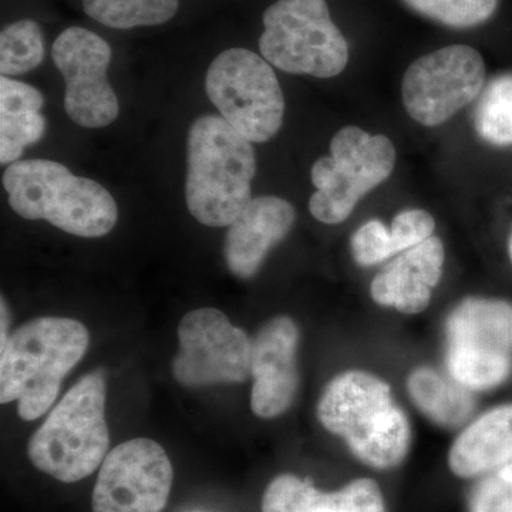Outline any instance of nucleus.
Returning <instances> with one entry per match:
<instances>
[{
    "mask_svg": "<svg viewBox=\"0 0 512 512\" xmlns=\"http://www.w3.org/2000/svg\"><path fill=\"white\" fill-rule=\"evenodd\" d=\"M87 348L89 330L79 320L45 316L26 322L0 349V403L18 402L20 419H39Z\"/></svg>",
    "mask_w": 512,
    "mask_h": 512,
    "instance_id": "nucleus-1",
    "label": "nucleus"
},
{
    "mask_svg": "<svg viewBox=\"0 0 512 512\" xmlns=\"http://www.w3.org/2000/svg\"><path fill=\"white\" fill-rule=\"evenodd\" d=\"M185 201L192 217L229 227L252 200L256 156L251 141L220 116H201L187 138Z\"/></svg>",
    "mask_w": 512,
    "mask_h": 512,
    "instance_id": "nucleus-2",
    "label": "nucleus"
},
{
    "mask_svg": "<svg viewBox=\"0 0 512 512\" xmlns=\"http://www.w3.org/2000/svg\"><path fill=\"white\" fill-rule=\"evenodd\" d=\"M318 417L369 467L389 470L409 453V419L393 402L389 384L370 373L353 370L336 376L320 397Z\"/></svg>",
    "mask_w": 512,
    "mask_h": 512,
    "instance_id": "nucleus-3",
    "label": "nucleus"
},
{
    "mask_svg": "<svg viewBox=\"0 0 512 512\" xmlns=\"http://www.w3.org/2000/svg\"><path fill=\"white\" fill-rule=\"evenodd\" d=\"M2 183L10 208L25 220H45L82 238L104 237L116 227L119 210L113 195L57 161H16L6 168Z\"/></svg>",
    "mask_w": 512,
    "mask_h": 512,
    "instance_id": "nucleus-4",
    "label": "nucleus"
},
{
    "mask_svg": "<svg viewBox=\"0 0 512 512\" xmlns=\"http://www.w3.org/2000/svg\"><path fill=\"white\" fill-rule=\"evenodd\" d=\"M106 379L100 372L82 377L29 440L37 470L62 483L92 476L109 454Z\"/></svg>",
    "mask_w": 512,
    "mask_h": 512,
    "instance_id": "nucleus-5",
    "label": "nucleus"
},
{
    "mask_svg": "<svg viewBox=\"0 0 512 512\" xmlns=\"http://www.w3.org/2000/svg\"><path fill=\"white\" fill-rule=\"evenodd\" d=\"M262 22L259 50L282 72L330 79L348 66V40L330 18L326 0H276Z\"/></svg>",
    "mask_w": 512,
    "mask_h": 512,
    "instance_id": "nucleus-6",
    "label": "nucleus"
},
{
    "mask_svg": "<svg viewBox=\"0 0 512 512\" xmlns=\"http://www.w3.org/2000/svg\"><path fill=\"white\" fill-rule=\"evenodd\" d=\"M396 165V148L383 134L370 136L356 126L343 127L330 143V156L312 167L316 191L309 201L313 218L336 225L348 220L363 197L383 184Z\"/></svg>",
    "mask_w": 512,
    "mask_h": 512,
    "instance_id": "nucleus-7",
    "label": "nucleus"
},
{
    "mask_svg": "<svg viewBox=\"0 0 512 512\" xmlns=\"http://www.w3.org/2000/svg\"><path fill=\"white\" fill-rule=\"evenodd\" d=\"M205 90L222 119L251 143H266L284 123L281 84L264 57L244 47L220 53L208 67Z\"/></svg>",
    "mask_w": 512,
    "mask_h": 512,
    "instance_id": "nucleus-8",
    "label": "nucleus"
},
{
    "mask_svg": "<svg viewBox=\"0 0 512 512\" xmlns=\"http://www.w3.org/2000/svg\"><path fill=\"white\" fill-rule=\"evenodd\" d=\"M447 369L470 390H487L512 370V305L470 298L447 319Z\"/></svg>",
    "mask_w": 512,
    "mask_h": 512,
    "instance_id": "nucleus-9",
    "label": "nucleus"
},
{
    "mask_svg": "<svg viewBox=\"0 0 512 512\" xmlns=\"http://www.w3.org/2000/svg\"><path fill=\"white\" fill-rule=\"evenodd\" d=\"M484 83V59L474 47H443L410 64L403 77V106L421 126H441L480 97Z\"/></svg>",
    "mask_w": 512,
    "mask_h": 512,
    "instance_id": "nucleus-10",
    "label": "nucleus"
},
{
    "mask_svg": "<svg viewBox=\"0 0 512 512\" xmlns=\"http://www.w3.org/2000/svg\"><path fill=\"white\" fill-rule=\"evenodd\" d=\"M178 340L173 373L183 386L242 383L251 377L252 340L218 309L187 313L178 326Z\"/></svg>",
    "mask_w": 512,
    "mask_h": 512,
    "instance_id": "nucleus-11",
    "label": "nucleus"
},
{
    "mask_svg": "<svg viewBox=\"0 0 512 512\" xmlns=\"http://www.w3.org/2000/svg\"><path fill=\"white\" fill-rule=\"evenodd\" d=\"M173 481V464L157 441H126L101 464L93 512H163Z\"/></svg>",
    "mask_w": 512,
    "mask_h": 512,
    "instance_id": "nucleus-12",
    "label": "nucleus"
},
{
    "mask_svg": "<svg viewBox=\"0 0 512 512\" xmlns=\"http://www.w3.org/2000/svg\"><path fill=\"white\" fill-rule=\"evenodd\" d=\"M52 57L62 73L67 116L86 128L109 126L119 116V99L107 80L111 47L86 28L72 26L56 37Z\"/></svg>",
    "mask_w": 512,
    "mask_h": 512,
    "instance_id": "nucleus-13",
    "label": "nucleus"
},
{
    "mask_svg": "<svg viewBox=\"0 0 512 512\" xmlns=\"http://www.w3.org/2000/svg\"><path fill=\"white\" fill-rule=\"evenodd\" d=\"M299 329L288 316L269 320L252 340V412L274 419L291 407L299 387Z\"/></svg>",
    "mask_w": 512,
    "mask_h": 512,
    "instance_id": "nucleus-14",
    "label": "nucleus"
},
{
    "mask_svg": "<svg viewBox=\"0 0 512 512\" xmlns=\"http://www.w3.org/2000/svg\"><path fill=\"white\" fill-rule=\"evenodd\" d=\"M295 218V208L284 198H252L229 225L225 237L224 258L229 272L239 279L254 278L271 249L289 234Z\"/></svg>",
    "mask_w": 512,
    "mask_h": 512,
    "instance_id": "nucleus-15",
    "label": "nucleus"
},
{
    "mask_svg": "<svg viewBox=\"0 0 512 512\" xmlns=\"http://www.w3.org/2000/svg\"><path fill=\"white\" fill-rule=\"evenodd\" d=\"M444 245L431 237L383 266L370 285L373 301L406 315L426 311L443 275Z\"/></svg>",
    "mask_w": 512,
    "mask_h": 512,
    "instance_id": "nucleus-16",
    "label": "nucleus"
},
{
    "mask_svg": "<svg viewBox=\"0 0 512 512\" xmlns=\"http://www.w3.org/2000/svg\"><path fill=\"white\" fill-rule=\"evenodd\" d=\"M262 512H386V507L379 485L370 478L322 493L308 481L282 474L266 488Z\"/></svg>",
    "mask_w": 512,
    "mask_h": 512,
    "instance_id": "nucleus-17",
    "label": "nucleus"
},
{
    "mask_svg": "<svg viewBox=\"0 0 512 512\" xmlns=\"http://www.w3.org/2000/svg\"><path fill=\"white\" fill-rule=\"evenodd\" d=\"M512 463V404L495 407L478 417L457 440L448 456L458 477L484 476Z\"/></svg>",
    "mask_w": 512,
    "mask_h": 512,
    "instance_id": "nucleus-18",
    "label": "nucleus"
},
{
    "mask_svg": "<svg viewBox=\"0 0 512 512\" xmlns=\"http://www.w3.org/2000/svg\"><path fill=\"white\" fill-rule=\"evenodd\" d=\"M407 389L420 412L440 426H461L473 413L470 389L430 367L414 370L407 380Z\"/></svg>",
    "mask_w": 512,
    "mask_h": 512,
    "instance_id": "nucleus-19",
    "label": "nucleus"
},
{
    "mask_svg": "<svg viewBox=\"0 0 512 512\" xmlns=\"http://www.w3.org/2000/svg\"><path fill=\"white\" fill-rule=\"evenodd\" d=\"M82 3L90 19L116 30L164 25L180 9V0H82Z\"/></svg>",
    "mask_w": 512,
    "mask_h": 512,
    "instance_id": "nucleus-20",
    "label": "nucleus"
},
{
    "mask_svg": "<svg viewBox=\"0 0 512 512\" xmlns=\"http://www.w3.org/2000/svg\"><path fill=\"white\" fill-rule=\"evenodd\" d=\"M474 127L491 146H512V72L485 86L474 110Z\"/></svg>",
    "mask_w": 512,
    "mask_h": 512,
    "instance_id": "nucleus-21",
    "label": "nucleus"
},
{
    "mask_svg": "<svg viewBox=\"0 0 512 512\" xmlns=\"http://www.w3.org/2000/svg\"><path fill=\"white\" fill-rule=\"evenodd\" d=\"M45 59V35L33 19L9 23L0 33V73L20 76L35 70Z\"/></svg>",
    "mask_w": 512,
    "mask_h": 512,
    "instance_id": "nucleus-22",
    "label": "nucleus"
},
{
    "mask_svg": "<svg viewBox=\"0 0 512 512\" xmlns=\"http://www.w3.org/2000/svg\"><path fill=\"white\" fill-rule=\"evenodd\" d=\"M424 18L454 29H468L487 22L498 0H403Z\"/></svg>",
    "mask_w": 512,
    "mask_h": 512,
    "instance_id": "nucleus-23",
    "label": "nucleus"
},
{
    "mask_svg": "<svg viewBox=\"0 0 512 512\" xmlns=\"http://www.w3.org/2000/svg\"><path fill=\"white\" fill-rule=\"evenodd\" d=\"M46 131V119L40 113L0 116V163L19 161L26 147L42 140Z\"/></svg>",
    "mask_w": 512,
    "mask_h": 512,
    "instance_id": "nucleus-24",
    "label": "nucleus"
},
{
    "mask_svg": "<svg viewBox=\"0 0 512 512\" xmlns=\"http://www.w3.org/2000/svg\"><path fill=\"white\" fill-rule=\"evenodd\" d=\"M350 251L356 264L373 266L382 264L399 254L394 245L392 231L379 220H370L357 229L350 238Z\"/></svg>",
    "mask_w": 512,
    "mask_h": 512,
    "instance_id": "nucleus-25",
    "label": "nucleus"
},
{
    "mask_svg": "<svg viewBox=\"0 0 512 512\" xmlns=\"http://www.w3.org/2000/svg\"><path fill=\"white\" fill-rule=\"evenodd\" d=\"M470 512H512V463L478 481L471 491Z\"/></svg>",
    "mask_w": 512,
    "mask_h": 512,
    "instance_id": "nucleus-26",
    "label": "nucleus"
},
{
    "mask_svg": "<svg viewBox=\"0 0 512 512\" xmlns=\"http://www.w3.org/2000/svg\"><path fill=\"white\" fill-rule=\"evenodd\" d=\"M436 221L431 214L423 210H406L399 212L392 222V237L397 252L417 247L421 242L433 237Z\"/></svg>",
    "mask_w": 512,
    "mask_h": 512,
    "instance_id": "nucleus-27",
    "label": "nucleus"
},
{
    "mask_svg": "<svg viewBox=\"0 0 512 512\" xmlns=\"http://www.w3.org/2000/svg\"><path fill=\"white\" fill-rule=\"evenodd\" d=\"M45 99L36 87L2 76L0 79V116L40 113Z\"/></svg>",
    "mask_w": 512,
    "mask_h": 512,
    "instance_id": "nucleus-28",
    "label": "nucleus"
},
{
    "mask_svg": "<svg viewBox=\"0 0 512 512\" xmlns=\"http://www.w3.org/2000/svg\"><path fill=\"white\" fill-rule=\"evenodd\" d=\"M508 252H510L511 264H512V232L510 237V242H508Z\"/></svg>",
    "mask_w": 512,
    "mask_h": 512,
    "instance_id": "nucleus-29",
    "label": "nucleus"
}]
</instances>
